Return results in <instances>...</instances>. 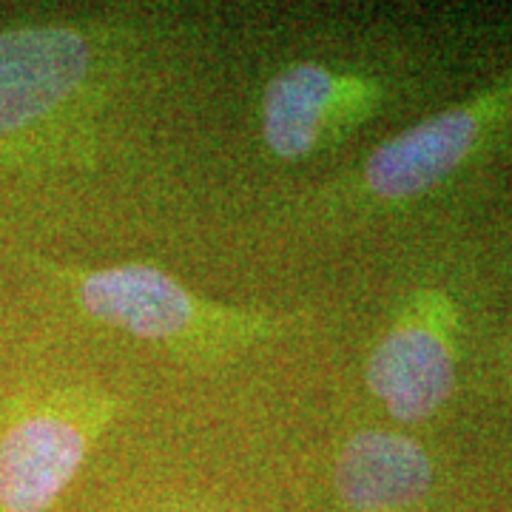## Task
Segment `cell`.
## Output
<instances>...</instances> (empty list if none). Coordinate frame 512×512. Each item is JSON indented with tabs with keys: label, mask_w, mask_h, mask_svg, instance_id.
I'll return each mask as SVG.
<instances>
[{
	"label": "cell",
	"mask_w": 512,
	"mask_h": 512,
	"mask_svg": "<svg viewBox=\"0 0 512 512\" xmlns=\"http://www.w3.org/2000/svg\"><path fill=\"white\" fill-rule=\"evenodd\" d=\"M160 40L146 15L0 26V165L83 140L143 72Z\"/></svg>",
	"instance_id": "obj_1"
},
{
	"label": "cell",
	"mask_w": 512,
	"mask_h": 512,
	"mask_svg": "<svg viewBox=\"0 0 512 512\" xmlns=\"http://www.w3.org/2000/svg\"><path fill=\"white\" fill-rule=\"evenodd\" d=\"M40 268L89 322L157 345L191 367L234 365L302 325L299 313L205 299L151 262L77 268L43 259Z\"/></svg>",
	"instance_id": "obj_2"
},
{
	"label": "cell",
	"mask_w": 512,
	"mask_h": 512,
	"mask_svg": "<svg viewBox=\"0 0 512 512\" xmlns=\"http://www.w3.org/2000/svg\"><path fill=\"white\" fill-rule=\"evenodd\" d=\"M504 103L507 97L493 92L478 103L439 111L404 128L379 143L348 174L299 197L288 217L299 228H330V222H345L359 208L399 205L430 194L476 154L487 126L501 117Z\"/></svg>",
	"instance_id": "obj_3"
},
{
	"label": "cell",
	"mask_w": 512,
	"mask_h": 512,
	"mask_svg": "<svg viewBox=\"0 0 512 512\" xmlns=\"http://www.w3.org/2000/svg\"><path fill=\"white\" fill-rule=\"evenodd\" d=\"M120 396L72 387L32 404L0 433V512H49L120 413Z\"/></svg>",
	"instance_id": "obj_4"
},
{
	"label": "cell",
	"mask_w": 512,
	"mask_h": 512,
	"mask_svg": "<svg viewBox=\"0 0 512 512\" xmlns=\"http://www.w3.org/2000/svg\"><path fill=\"white\" fill-rule=\"evenodd\" d=\"M382 83L328 60L279 66L259 94V137L276 163H305L342 143L382 106Z\"/></svg>",
	"instance_id": "obj_5"
},
{
	"label": "cell",
	"mask_w": 512,
	"mask_h": 512,
	"mask_svg": "<svg viewBox=\"0 0 512 512\" xmlns=\"http://www.w3.org/2000/svg\"><path fill=\"white\" fill-rule=\"evenodd\" d=\"M453 305L441 293H416L384 330L365 362V384L387 416L402 424L436 416L456 387Z\"/></svg>",
	"instance_id": "obj_6"
},
{
	"label": "cell",
	"mask_w": 512,
	"mask_h": 512,
	"mask_svg": "<svg viewBox=\"0 0 512 512\" xmlns=\"http://www.w3.org/2000/svg\"><path fill=\"white\" fill-rule=\"evenodd\" d=\"M430 487L433 461L410 436L367 427L339 444L333 493L342 512H410Z\"/></svg>",
	"instance_id": "obj_7"
}]
</instances>
